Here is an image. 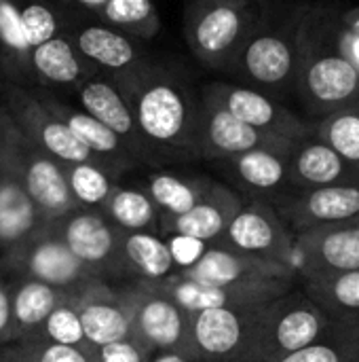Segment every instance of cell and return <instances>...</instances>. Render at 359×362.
<instances>
[{"label": "cell", "instance_id": "1", "mask_svg": "<svg viewBox=\"0 0 359 362\" xmlns=\"http://www.w3.org/2000/svg\"><path fill=\"white\" fill-rule=\"evenodd\" d=\"M110 78L129 102L159 163L197 159L201 85L182 64L150 53L133 68Z\"/></svg>", "mask_w": 359, "mask_h": 362}, {"label": "cell", "instance_id": "2", "mask_svg": "<svg viewBox=\"0 0 359 362\" xmlns=\"http://www.w3.org/2000/svg\"><path fill=\"white\" fill-rule=\"evenodd\" d=\"M343 6L309 2L298 36L296 98L317 121L359 102V70L343 47Z\"/></svg>", "mask_w": 359, "mask_h": 362}, {"label": "cell", "instance_id": "3", "mask_svg": "<svg viewBox=\"0 0 359 362\" xmlns=\"http://www.w3.org/2000/svg\"><path fill=\"white\" fill-rule=\"evenodd\" d=\"M311 0H267L226 76L281 98L296 91L298 36Z\"/></svg>", "mask_w": 359, "mask_h": 362}, {"label": "cell", "instance_id": "4", "mask_svg": "<svg viewBox=\"0 0 359 362\" xmlns=\"http://www.w3.org/2000/svg\"><path fill=\"white\" fill-rule=\"evenodd\" d=\"M80 21L68 0H0V74L6 85L34 89L32 53Z\"/></svg>", "mask_w": 359, "mask_h": 362}, {"label": "cell", "instance_id": "5", "mask_svg": "<svg viewBox=\"0 0 359 362\" xmlns=\"http://www.w3.org/2000/svg\"><path fill=\"white\" fill-rule=\"evenodd\" d=\"M267 0H184V40L209 70L226 74Z\"/></svg>", "mask_w": 359, "mask_h": 362}, {"label": "cell", "instance_id": "6", "mask_svg": "<svg viewBox=\"0 0 359 362\" xmlns=\"http://www.w3.org/2000/svg\"><path fill=\"white\" fill-rule=\"evenodd\" d=\"M0 132L11 148V155L17 163V170L23 178V185L36 204L40 216L47 225H55L76 212L80 206L76 204L66 168L61 161L42 151L36 142H32L21 127L13 121L8 110L0 104Z\"/></svg>", "mask_w": 359, "mask_h": 362}, {"label": "cell", "instance_id": "7", "mask_svg": "<svg viewBox=\"0 0 359 362\" xmlns=\"http://www.w3.org/2000/svg\"><path fill=\"white\" fill-rule=\"evenodd\" d=\"M123 293L131 310V337L154 354L184 352L197 356L190 312L148 280H133L123 286Z\"/></svg>", "mask_w": 359, "mask_h": 362}, {"label": "cell", "instance_id": "8", "mask_svg": "<svg viewBox=\"0 0 359 362\" xmlns=\"http://www.w3.org/2000/svg\"><path fill=\"white\" fill-rule=\"evenodd\" d=\"M273 305L275 301L193 314L197 356L207 362H248Z\"/></svg>", "mask_w": 359, "mask_h": 362}, {"label": "cell", "instance_id": "9", "mask_svg": "<svg viewBox=\"0 0 359 362\" xmlns=\"http://www.w3.org/2000/svg\"><path fill=\"white\" fill-rule=\"evenodd\" d=\"M341 320L324 312L305 293H290L275 301L273 312L260 333V339L248 362H275L300 348H307L328 333Z\"/></svg>", "mask_w": 359, "mask_h": 362}, {"label": "cell", "instance_id": "10", "mask_svg": "<svg viewBox=\"0 0 359 362\" xmlns=\"http://www.w3.org/2000/svg\"><path fill=\"white\" fill-rule=\"evenodd\" d=\"M51 227L95 278L106 282L133 278L123 248V231L102 210L78 208Z\"/></svg>", "mask_w": 359, "mask_h": 362}, {"label": "cell", "instance_id": "11", "mask_svg": "<svg viewBox=\"0 0 359 362\" xmlns=\"http://www.w3.org/2000/svg\"><path fill=\"white\" fill-rule=\"evenodd\" d=\"M0 104L8 110L13 121L21 127V132L32 142H36L42 151H47L51 157H55L63 165L87 163V161L102 163L91 153V148L59 117H55L42 104L36 89L6 85L2 89V102Z\"/></svg>", "mask_w": 359, "mask_h": 362}, {"label": "cell", "instance_id": "12", "mask_svg": "<svg viewBox=\"0 0 359 362\" xmlns=\"http://www.w3.org/2000/svg\"><path fill=\"white\" fill-rule=\"evenodd\" d=\"M0 267L17 278L38 280L55 288L76 293L95 278L49 225L17 250L0 259Z\"/></svg>", "mask_w": 359, "mask_h": 362}, {"label": "cell", "instance_id": "13", "mask_svg": "<svg viewBox=\"0 0 359 362\" xmlns=\"http://www.w3.org/2000/svg\"><path fill=\"white\" fill-rule=\"evenodd\" d=\"M201 93L216 104L224 106L233 112L239 121L248 123L250 127L279 136L286 140L300 142L313 136V123L298 117L290 108H286L277 98L229 81H207L201 83Z\"/></svg>", "mask_w": 359, "mask_h": 362}, {"label": "cell", "instance_id": "14", "mask_svg": "<svg viewBox=\"0 0 359 362\" xmlns=\"http://www.w3.org/2000/svg\"><path fill=\"white\" fill-rule=\"evenodd\" d=\"M216 244L296 269V233L267 199L243 204L224 238Z\"/></svg>", "mask_w": 359, "mask_h": 362}, {"label": "cell", "instance_id": "15", "mask_svg": "<svg viewBox=\"0 0 359 362\" xmlns=\"http://www.w3.org/2000/svg\"><path fill=\"white\" fill-rule=\"evenodd\" d=\"M298 142L271 136L239 121L224 106L201 93V112L197 125V159L222 161L254 148H279L294 153Z\"/></svg>", "mask_w": 359, "mask_h": 362}, {"label": "cell", "instance_id": "16", "mask_svg": "<svg viewBox=\"0 0 359 362\" xmlns=\"http://www.w3.org/2000/svg\"><path fill=\"white\" fill-rule=\"evenodd\" d=\"M165 295H169L186 312L197 314L205 310H224V308H243L277 301L292 293L294 280H262V282H239L207 286L182 278L178 272L154 282Z\"/></svg>", "mask_w": 359, "mask_h": 362}, {"label": "cell", "instance_id": "17", "mask_svg": "<svg viewBox=\"0 0 359 362\" xmlns=\"http://www.w3.org/2000/svg\"><path fill=\"white\" fill-rule=\"evenodd\" d=\"M281 218L294 233L359 221V182L296 189L275 204Z\"/></svg>", "mask_w": 359, "mask_h": 362}, {"label": "cell", "instance_id": "18", "mask_svg": "<svg viewBox=\"0 0 359 362\" xmlns=\"http://www.w3.org/2000/svg\"><path fill=\"white\" fill-rule=\"evenodd\" d=\"M178 274L186 280L207 284V286L298 278V272L284 263L260 259V257L245 255V252H237V250L220 246V244H212L195 261L180 267Z\"/></svg>", "mask_w": 359, "mask_h": 362}, {"label": "cell", "instance_id": "19", "mask_svg": "<svg viewBox=\"0 0 359 362\" xmlns=\"http://www.w3.org/2000/svg\"><path fill=\"white\" fill-rule=\"evenodd\" d=\"M47 227L0 132V259Z\"/></svg>", "mask_w": 359, "mask_h": 362}, {"label": "cell", "instance_id": "20", "mask_svg": "<svg viewBox=\"0 0 359 362\" xmlns=\"http://www.w3.org/2000/svg\"><path fill=\"white\" fill-rule=\"evenodd\" d=\"M74 93L78 98L80 108L87 110L91 117H95L97 121H102L106 127H110L127 144V148L133 153L140 165L142 163L161 165L154 153L150 151V146L146 144L129 102L125 100V95L118 91V87L108 74L102 72L89 78Z\"/></svg>", "mask_w": 359, "mask_h": 362}, {"label": "cell", "instance_id": "21", "mask_svg": "<svg viewBox=\"0 0 359 362\" xmlns=\"http://www.w3.org/2000/svg\"><path fill=\"white\" fill-rule=\"evenodd\" d=\"M87 341L104 348L133 335L131 310L123 288H114L106 280H93L74 293Z\"/></svg>", "mask_w": 359, "mask_h": 362}, {"label": "cell", "instance_id": "22", "mask_svg": "<svg viewBox=\"0 0 359 362\" xmlns=\"http://www.w3.org/2000/svg\"><path fill=\"white\" fill-rule=\"evenodd\" d=\"M359 267V221L296 233L298 276Z\"/></svg>", "mask_w": 359, "mask_h": 362}, {"label": "cell", "instance_id": "23", "mask_svg": "<svg viewBox=\"0 0 359 362\" xmlns=\"http://www.w3.org/2000/svg\"><path fill=\"white\" fill-rule=\"evenodd\" d=\"M34 89L38 91L42 104L55 117H59L114 176H121L140 165V161L133 157V153L127 148V144L102 121H97L83 108H74V106L61 102L53 91L38 89V87H34Z\"/></svg>", "mask_w": 359, "mask_h": 362}, {"label": "cell", "instance_id": "24", "mask_svg": "<svg viewBox=\"0 0 359 362\" xmlns=\"http://www.w3.org/2000/svg\"><path fill=\"white\" fill-rule=\"evenodd\" d=\"M70 36L78 51L108 76L121 74L150 55L144 40L95 19L76 23L70 30Z\"/></svg>", "mask_w": 359, "mask_h": 362}, {"label": "cell", "instance_id": "25", "mask_svg": "<svg viewBox=\"0 0 359 362\" xmlns=\"http://www.w3.org/2000/svg\"><path fill=\"white\" fill-rule=\"evenodd\" d=\"M243 208L241 197L226 185L214 182L207 195L186 214L161 221V229L169 235H180L193 242L216 244L224 238L237 212Z\"/></svg>", "mask_w": 359, "mask_h": 362}, {"label": "cell", "instance_id": "26", "mask_svg": "<svg viewBox=\"0 0 359 362\" xmlns=\"http://www.w3.org/2000/svg\"><path fill=\"white\" fill-rule=\"evenodd\" d=\"M34 87L47 91H76L89 78L102 74L74 45L70 32L57 34L32 53Z\"/></svg>", "mask_w": 359, "mask_h": 362}, {"label": "cell", "instance_id": "27", "mask_svg": "<svg viewBox=\"0 0 359 362\" xmlns=\"http://www.w3.org/2000/svg\"><path fill=\"white\" fill-rule=\"evenodd\" d=\"M290 155L279 148H254L222 161H216L243 191L258 195H277L279 199L288 195L292 187L290 178Z\"/></svg>", "mask_w": 359, "mask_h": 362}, {"label": "cell", "instance_id": "28", "mask_svg": "<svg viewBox=\"0 0 359 362\" xmlns=\"http://www.w3.org/2000/svg\"><path fill=\"white\" fill-rule=\"evenodd\" d=\"M290 178L294 189H317L359 182V170L313 134L300 140L290 155Z\"/></svg>", "mask_w": 359, "mask_h": 362}, {"label": "cell", "instance_id": "29", "mask_svg": "<svg viewBox=\"0 0 359 362\" xmlns=\"http://www.w3.org/2000/svg\"><path fill=\"white\" fill-rule=\"evenodd\" d=\"M13 337L11 344L40 331L51 312L72 293L51 284L17 278L13 284Z\"/></svg>", "mask_w": 359, "mask_h": 362}, {"label": "cell", "instance_id": "30", "mask_svg": "<svg viewBox=\"0 0 359 362\" xmlns=\"http://www.w3.org/2000/svg\"><path fill=\"white\" fill-rule=\"evenodd\" d=\"M216 180L207 176H190V174H176L169 170H157L146 178L144 189L154 199L161 221L176 218L193 210L212 189Z\"/></svg>", "mask_w": 359, "mask_h": 362}, {"label": "cell", "instance_id": "31", "mask_svg": "<svg viewBox=\"0 0 359 362\" xmlns=\"http://www.w3.org/2000/svg\"><path fill=\"white\" fill-rule=\"evenodd\" d=\"M305 295L336 320H359V267L300 276Z\"/></svg>", "mask_w": 359, "mask_h": 362}, {"label": "cell", "instance_id": "32", "mask_svg": "<svg viewBox=\"0 0 359 362\" xmlns=\"http://www.w3.org/2000/svg\"><path fill=\"white\" fill-rule=\"evenodd\" d=\"M102 212L123 233H157L161 229V212L144 187L116 185Z\"/></svg>", "mask_w": 359, "mask_h": 362}, {"label": "cell", "instance_id": "33", "mask_svg": "<svg viewBox=\"0 0 359 362\" xmlns=\"http://www.w3.org/2000/svg\"><path fill=\"white\" fill-rule=\"evenodd\" d=\"M123 248L135 280L157 282L180 269L174 250L157 233H123Z\"/></svg>", "mask_w": 359, "mask_h": 362}, {"label": "cell", "instance_id": "34", "mask_svg": "<svg viewBox=\"0 0 359 362\" xmlns=\"http://www.w3.org/2000/svg\"><path fill=\"white\" fill-rule=\"evenodd\" d=\"M93 19L144 42L161 32V15L152 0H108Z\"/></svg>", "mask_w": 359, "mask_h": 362}, {"label": "cell", "instance_id": "35", "mask_svg": "<svg viewBox=\"0 0 359 362\" xmlns=\"http://www.w3.org/2000/svg\"><path fill=\"white\" fill-rule=\"evenodd\" d=\"M275 362H359V320H341L320 341Z\"/></svg>", "mask_w": 359, "mask_h": 362}, {"label": "cell", "instance_id": "36", "mask_svg": "<svg viewBox=\"0 0 359 362\" xmlns=\"http://www.w3.org/2000/svg\"><path fill=\"white\" fill-rule=\"evenodd\" d=\"M63 168H66L70 191L80 208L102 210L104 204L108 202L112 189L118 185L116 182L118 176H114L108 168H104L102 163H95V161L72 163V165H63Z\"/></svg>", "mask_w": 359, "mask_h": 362}, {"label": "cell", "instance_id": "37", "mask_svg": "<svg viewBox=\"0 0 359 362\" xmlns=\"http://www.w3.org/2000/svg\"><path fill=\"white\" fill-rule=\"evenodd\" d=\"M313 134L359 170V102L313 121Z\"/></svg>", "mask_w": 359, "mask_h": 362}, {"label": "cell", "instance_id": "38", "mask_svg": "<svg viewBox=\"0 0 359 362\" xmlns=\"http://www.w3.org/2000/svg\"><path fill=\"white\" fill-rule=\"evenodd\" d=\"M25 362H102L93 346H61L34 333L11 344Z\"/></svg>", "mask_w": 359, "mask_h": 362}, {"label": "cell", "instance_id": "39", "mask_svg": "<svg viewBox=\"0 0 359 362\" xmlns=\"http://www.w3.org/2000/svg\"><path fill=\"white\" fill-rule=\"evenodd\" d=\"M38 335L47 337L49 341L61 344V346H91L87 341V335H85V329H83V322H80V314H78V308H76L74 293L68 295L51 312V316L40 327Z\"/></svg>", "mask_w": 359, "mask_h": 362}, {"label": "cell", "instance_id": "40", "mask_svg": "<svg viewBox=\"0 0 359 362\" xmlns=\"http://www.w3.org/2000/svg\"><path fill=\"white\" fill-rule=\"evenodd\" d=\"M102 362H152L154 352H150L135 337H127L123 341H114L97 350Z\"/></svg>", "mask_w": 359, "mask_h": 362}, {"label": "cell", "instance_id": "41", "mask_svg": "<svg viewBox=\"0 0 359 362\" xmlns=\"http://www.w3.org/2000/svg\"><path fill=\"white\" fill-rule=\"evenodd\" d=\"M13 337V286L0 276V348Z\"/></svg>", "mask_w": 359, "mask_h": 362}, {"label": "cell", "instance_id": "42", "mask_svg": "<svg viewBox=\"0 0 359 362\" xmlns=\"http://www.w3.org/2000/svg\"><path fill=\"white\" fill-rule=\"evenodd\" d=\"M152 362H207L201 356L195 354H184V352H157L152 356Z\"/></svg>", "mask_w": 359, "mask_h": 362}, {"label": "cell", "instance_id": "43", "mask_svg": "<svg viewBox=\"0 0 359 362\" xmlns=\"http://www.w3.org/2000/svg\"><path fill=\"white\" fill-rule=\"evenodd\" d=\"M341 19H343V25H345L349 32L359 34V6H351V8H345V6H343Z\"/></svg>", "mask_w": 359, "mask_h": 362}, {"label": "cell", "instance_id": "44", "mask_svg": "<svg viewBox=\"0 0 359 362\" xmlns=\"http://www.w3.org/2000/svg\"><path fill=\"white\" fill-rule=\"evenodd\" d=\"M72 6H78V11H85L87 15H95L108 0H68Z\"/></svg>", "mask_w": 359, "mask_h": 362}, {"label": "cell", "instance_id": "45", "mask_svg": "<svg viewBox=\"0 0 359 362\" xmlns=\"http://www.w3.org/2000/svg\"><path fill=\"white\" fill-rule=\"evenodd\" d=\"M0 362H25L17 352H15V348L8 344V346H2L0 348Z\"/></svg>", "mask_w": 359, "mask_h": 362}, {"label": "cell", "instance_id": "46", "mask_svg": "<svg viewBox=\"0 0 359 362\" xmlns=\"http://www.w3.org/2000/svg\"><path fill=\"white\" fill-rule=\"evenodd\" d=\"M6 87V81L2 78V74H0V89H4Z\"/></svg>", "mask_w": 359, "mask_h": 362}]
</instances>
